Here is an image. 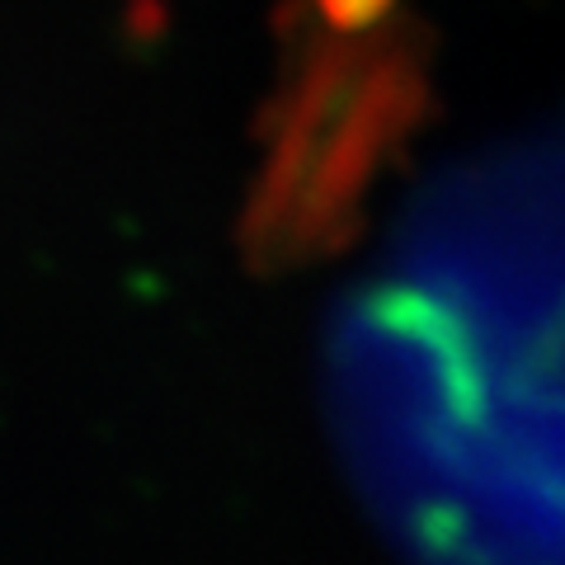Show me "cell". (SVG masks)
Masks as SVG:
<instances>
[{
	"label": "cell",
	"instance_id": "obj_1",
	"mask_svg": "<svg viewBox=\"0 0 565 565\" xmlns=\"http://www.w3.org/2000/svg\"><path fill=\"white\" fill-rule=\"evenodd\" d=\"M334 419L411 565H565V302H490L429 236L340 321Z\"/></svg>",
	"mask_w": 565,
	"mask_h": 565
}]
</instances>
